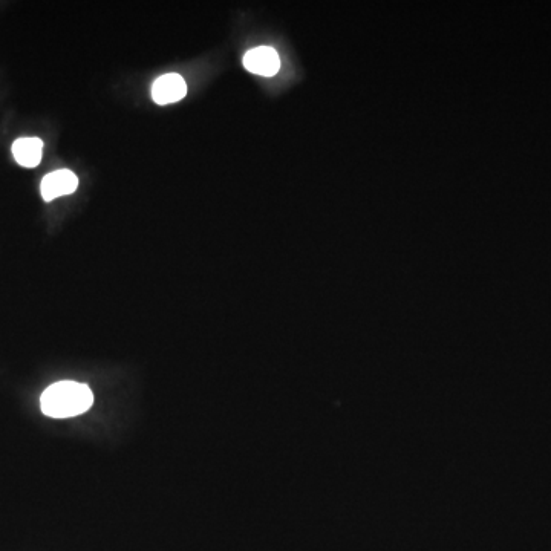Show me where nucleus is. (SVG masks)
I'll return each instance as SVG.
<instances>
[{"instance_id":"nucleus-1","label":"nucleus","mask_w":551,"mask_h":551,"mask_svg":"<svg viewBox=\"0 0 551 551\" xmlns=\"http://www.w3.org/2000/svg\"><path fill=\"white\" fill-rule=\"evenodd\" d=\"M94 403L88 386L77 382H59L49 386L40 398L42 412L51 418H69L85 414Z\"/></svg>"},{"instance_id":"nucleus-2","label":"nucleus","mask_w":551,"mask_h":551,"mask_svg":"<svg viewBox=\"0 0 551 551\" xmlns=\"http://www.w3.org/2000/svg\"><path fill=\"white\" fill-rule=\"evenodd\" d=\"M79 187V178L72 170H56L46 175L40 184V193L46 203H51L60 196L72 195Z\"/></svg>"},{"instance_id":"nucleus-3","label":"nucleus","mask_w":551,"mask_h":551,"mask_svg":"<svg viewBox=\"0 0 551 551\" xmlns=\"http://www.w3.org/2000/svg\"><path fill=\"white\" fill-rule=\"evenodd\" d=\"M245 69L252 74L262 75V77H273L281 69V59L278 53L270 46H259V48L250 49L244 56Z\"/></svg>"},{"instance_id":"nucleus-4","label":"nucleus","mask_w":551,"mask_h":551,"mask_svg":"<svg viewBox=\"0 0 551 551\" xmlns=\"http://www.w3.org/2000/svg\"><path fill=\"white\" fill-rule=\"evenodd\" d=\"M186 95V80L180 74L161 75L152 86V98L160 106L181 102Z\"/></svg>"},{"instance_id":"nucleus-5","label":"nucleus","mask_w":551,"mask_h":551,"mask_svg":"<svg viewBox=\"0 0 551 551\" xmlns=\"http://www.w3.org/2000/svg\"><path fill=\"white\" fill-rule=\"evenodd\" d=\"M14 160L19 166L34 169L43 157V141L40 138H17L11 147Z\"/></svg>"}]
</instances>
